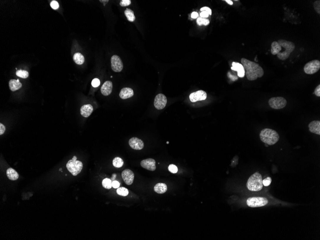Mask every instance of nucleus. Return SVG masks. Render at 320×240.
Returning <instances> with one entry per match:
<instances>
[{
  "mask_svg": "<svg viewBox=\"0 0 320 240\" xmlns=\"http://www.w3.org/2000/svg\"><path fill=\"white\" fill-rule=\"evenodd\" d=\"M117 192L119 195L123 196H127L128 195L129 193L128 189L126 188H124V187L118 188L117 190Z\"/></svg>",
  "mask_w": 320,
  "mask_h": 240,
  "instance_id": "c85d7f7f",
  "label": "nucleus"
},
{
  "mask_svg": "<svg viewBox=\"0 0 320 240\" xmlns=\"http://www.w3.org/2000/svg\"><path fill=\"white\" fill-rule=\"evenodd\" d=\"M93 111V107L91 105H84L80 109V113L82 117H88L91 115Z\"/></svg>",
  "mask_w": 320,
  "mask_h": 240,
  "instance_id": "a211bd4d",
  "label": "nucleus"
},
{
  "mask_svg": "<svg viewBox=\"0 0 320 240\" xmlns=\"http://www.w3.org/2000/svg\"><path fill=\"white\" fill-rule=\"evenodd\" d=\"M200 11L201 12H202V11H206L210 15H211V14H212V11H211V9L208 8V7H203L202 8H201Z\"/></svg>",
  "mask_w": 320,
  "mask_h": 240,
  "instance_id": "e433bc0d",
  "label": "nucleus"
},
{
  "mask_svg": "<svg viewBox=\"0 0 320 240\" xmlns=\"http://www.w3.org/2000/svg\"><path fill=\"white\" fill-rule=\"evenodd\" d=\"M111 68L115 72H120L123 68V64L120 57L115 55L111 59Z\"/></svg>",
  "mask_w": 320,
  "mask_h": 240,
  "instance_id": "1a4fd4ad",
  "label": "nucleus"
},
{
  "mask_svg": "<svg viewBox=\"0 0 320 240\" xmlns=\"http://www.w3.org/2000/svg\"><path fill=\"white\" fill-rule=\"evenodd\" d=\"M9 86L10 89L12 91H16V90H19V89L22 87V85L19 82V80H14L12 79L9 81Z\"/></svg>",
  "mask_w": 320,
  "mask_h": 240,
  "instance_id": "aec40b11",
  "label": "nucleus"
},
{
  "mask_svg": "<svg viewBox=\"0 0 320 240\" xmlns=\"http://www.w3.org/2000/svg\"><path fill=\"white\" fill-rule=\"evenodd\" d=\"M67 169L73 176H76L81 172L83 164L81 161L70 160L66 164Z\"/></svg>",
  "mask_w": 320,
  "mask_h": 240,
  "instance_id": "39448f33",
  "label": "nucleus"
},
{
  "mask_svg": "<svg viewBox=\"0 0 320 240\" xmlns=\"http://www.w3.org/2000/svg\"><path fill=\"white\" fill-rule=\"evenodd\" d=\"M73 59L75 63L78 65H82L84 62V56L80 53H76L73 55Z\"/></svg>",
  "mask_w": 320,
  "mask_h": 240,
  "instance_id": "b1692460",
  "label": "nucleus"
},
{
  "mask_svg": "<svg viewBox=\"0 0 320 240\" xmlns=\"http://www.w3.org/2000/svg\"><path fill=\"white\" fill-rule=\"evenodd\" d=\"M207 97V93L206 92L203 90H199L195 92H192L189 95V99L190 101L193 103L205 100Z\"/></svg>",
  "mask_w": 320,
  "mask_h": 240,
  "instance_id": "9b49d317",
  "label": "nucleus"
},
{
  "mask_svg": "<svg viewBox=\"0 0 320 240\" xmlns=\"http://www.w3.org/2000/svg\"><path fill=\"white\" fill-rule=\"evenodd\" d=\"M5 131V126L3 124H0V135H3Z\"/></svg>",
  "mask_w": 320,
  "mask_h": 240,
  "instance_id": "a19ab883",
  "label": "nucleus"
},
{
  "mask_svg": "<svg viewBox=\"0 0 320 240\" xmlns=\"http://www.w3.org/2000/svg\"><path fill=\"white\" fill-rule=\"evenodd\" d=\"M310 132L312 133L320 135V121H312L309 124Z\"/></svg>",
  "mask_w": 320,
  "mask_h": 240,
  "instance_id": "dca6fc26",
  "label": "nucleus"
},
{
  "mask_svg": "<svg viewBox=\"0 0 320 240\" xmlns=\"http://www.w3.org/2000/svg\"><path fill=\"white\" fill-rule=\"evenodd\" d=\"M167 102V98L163 94H158L154 99V107L158 110L163 109L166 106Z\"/></svg>",
  "mask_w": 320,
  "mask_h": 240,
  "instance_id": "9d476101",
  "label": "nucleus"
},
{
  "mask_svg": "<svg viewBox=\"0 0 320 240\" xmlns=\"http://www.w3.org/2000/svg\"><path fill=\"white\" fill-rule=\"evenodd\" d=\"M198 14L197 12H194L192 13L191 14V18L193 19H195V18H198Z\"/></svg>",
  "mask_w": 320,
  "mask_h": 240,
  "instance_id": "79ce46f5",
  "label": "nucleus"
},
{
  "mask_svg": "<svg viewBox=\"0 0 320 240\" xmlns=\"http://www.w3.org/2000/svg\"><path fill=\"white\" fill-rule=\"evenodd\" d=\"M167 144H169V142H168V141H167Z\"/></svg>",
  "mask_w": 320,
  "mask_h": 240,
  "instance_id": "de8ad7c7",
  "label": "nucleus"
},
{
  "mask_svg": "<svg viewBox=\"0 0 320 240\" xmlns=\"http://www.w3.org/2000/svg\"><path fill=\"white\" fill-rule=\"evenodd\" d=\"M281 50V47L277 41H274L272 43L271 52L274 55H276Z\"/></svg>",
  "mask_w": 320,
  "mask_h": 240,
  "instance_id": "5701e85b",
  "label": "nucleus"
},
{
  "mask_svg": "<svg viewBox=\"0 0 320 240\" xmlns=\"http://www.w3.org/2000/svg\"><path fill=\"white\" fill-rule=\"evenodd\" d=\"M113 88V84L111 81H107L105 82L102 86L101 92L103 95L107 96L110 95L112 92Z\"/></svg>",
  "mask_w": 320,
  "mask_h": 240,
  "instance_id": "2eb2a0df",
  "label": "nucleus"
},
{
  "mask_svg": "<svg viewBox=\"0 0 320 240\" xmlns=\"http://www.w3.org/2000/svg\"><path fill=\"white\" fill-rule=\"evenodd\" d=\"M154 190L158 194H163L167 191V186L165 183H159L154 186Z\"/></svg>",
  "mask_w": 320,
  "mask_h": 240,
  "instance_id": "412c9836",
  "label": "nucleus"
},
{
  "mask_svg": "<svg viewBox=\"0 0 320 240\" xmlns=\"http://www.w3.org/2000/svg\"><path fill=\"white\" fill-rule=\"evenodd\" d=\"M269 105L271 108L275 109H280L284 108L287 104V100L283 97H274L269 100Z\"/></svg>",
  "mask_w": 320,
  "mask_h": 240,
  "instance_id": "6e6552de",
  "label": "nucleus"
},
{
  "mask_svg": "<svg viewBox=\"0 0 320 240\" xmlns=\"http://www.w3.org/2000/svg\"><path fill=\"white\" fill-rule=\"evenodd\" d=\"M100 1H101V3H104V5H105L106 4H107V3H108V1H101L100 0Z\"/></svg>",
  "mask_w": 320,
  "mask_h": 240,
  "instance_id": "c03bdc74",
  "label": "nucleus"
},
{
  "mask_svg": "<svg viewBox=\"0 0 320 240\" xmlns=\"http://www.w3.org/2000/svg\"><path fill=\"white\" fill-rule=\"evenodd\" d=\"M72 160H77V157H76V156H73V158H72Z\"/></svg>",
  "mask_w": 320,
  "mask_h": 240,
  "instance_id": "a18cd8bd",
  "label": "nucleus"
},
{
  "mask_svg": "<svg viewBox=\"0 0 320 240\" xmlns=\"http://www.w3.org/2000/svg\"><path fill=\"white\" fill-rule=\"evenodd\" d=\"M248 190L251 191H259L263 188L262 176L258 173H255L248 179L246 184Z\"/></svg>",
  "mask_w": 320,
  "mask_h": 240,
  "instance_id": "7ed1b4c3",
  "label": "nucleus"
},
{
  "mask_svg": "<svg viewBox=\"0 0 320 240\" xmlns=\"http://www.w3.org/2000/svg\"><path fill=\"white\" fill-rule=\"evenodd\" d=\"M50 6L54 10H56L59 7V4L56 1H52L50 3Z\"/></svg>",
  "mask_w": 320,
  "mask_h": 240,
  "instance_id": "c9c22d12",
  "label": "nucleus"
},
{
  "mask_svg": "<svg viewBox=\"0 0 320 240\" xmlns=\"http://www.w3.org/2000/svg\"><path fill=\"white\" fill-rule=\"evenodd\" d=\"M232 65L233 67H231V69H233V71H236L238 73V76L239 77L241 78H243L244 77L245 75V70H244V68H243V66L242 65V64L241 63H238V62H233L232 63Z\"/></svg>",
  "mask_w": 320,
  "mask_h": 240,
  "instance_id": "f3484780",
  "label": "nucleus"
},
{
  "mask_svg": "<svg viewBox=\"0 0 320 240\" xmlns=\"http://www.w3.org/2000/svg\"><path fill=\"white\" fill-rule=\"evenodd\" d=\"M140 165L143 168L149 171H154L156 169L155 160L152 158L143 160L140 163Z\"/></svg>",
  "mask_w": 320,
  "mask_h": 240,
  "instance_id": "ddd939ff",
  "label": "nucleus"
},
{
  "mask_svg": "<svg viewBox=\"0 0 320 240\" xmlns=\"http://www.w3.org/2000/svg\"><path fill=\"white\" fill-rule=\"evenodd\" d=\"M6 174L8 178L12 181L16 180L19 178L18 173L12 168H9L7 170Z\"/></svg>",
  "mask_w": 320,
  "mask_h": 240,
  "instance_id": "4be33fe9",
  "label": "nucleus"
},
{
  "mask_svg": "<svg viewBox=\"0 0 320 240\" xmlns=\"http://www.w3.org/2000/svg\"><path fill=\"white\" fill-rule=\"evenodd\" d=\"M314 94L318 97L320 96V85H319L316 87L314 90Z\"/></svg>",
  "mask_w": 320,
  "mask_h": 240,
  "instance_id": "58836bf2",
  "label": "nucleus"
},
{
  "mask_svg": "<svg viewBox=\"0 0 320 240\" xmlns=\"http://www.w3.org/2000/svg\"><path fill=\"white\" fill-rule=\"evenodd\" d=\"M16 75L18 77H20L22 78L26 79L27 78V77H29V73L27 71H25V70H22V69H19V70H17L16 71Z\"/></svg>",
  "mask_w": 320,
  "mask_h": 240,
  "instance_id": "cd10ccee",
  "label": "nucleus"
},
{
  "mask_svg": "<svg viewBox=\"0 0 320 240\" xmlns=\"http://www.w3.org/2000/svg\"><path fill=\"white\" fill-rule=\"evenodd\" d=\"M134 92L130 88H124L121 89L120 93V97L122 99L129 98L133 96Z\"/></svg>",
  "mask_w": 320,
  "mask_h": 240,
  "instance_id": "6ab92c4d",
  "label": "nucleus"
},
{
  "mask_svg": "<svg viewBox=\"0 0 320 240\" xmlns=\"http://www.w3.org/2000/svg\"><path fill=\"white\" fill-rule=\"evenodd\" d=\"M225 1H226L227 3L228 4H229L231 5H233V1H231V0H226Z\"/></svg>",
  "mask_w": 320,
  "mask_h": 240,
  "instance_id": "37998d69",
  "label": "nucleus"
},
{
  "mask_svg": "<svg viewBox=\"0 0 320 240\" xmlns=\"http://www.w3.org/2000/svg\"><path fill=\"white\" fill-rule=\"evenodd\" d=\"M129 145L132 149L136 150H141L144 146L142 140L137 137H133L130 139Z\"/></svg>",
  "mask_w": 320,
  "mask_h": 240,
  "instance_id": "4468645a",
  "label": "nucleus"
},
{
  "mask_svg": "<svg viewBox=\"0 0 320 240\" xmlns=\"http://www.w3.org/2000/svg\"><path fill=\"white\" fill-rule=\"evenodd\" d=\"M245 70V75L249 81H254L258 78H261L264 75L263 68L258 63L252 62L246 58H242L241 60Z\"/></svg>",
  "mask_w": 320,
  "mask_h": 240,
  "instance_id": "f257e3e1",
  "label": "nucleus"
},
{
  "mask_svg": "<svg viewBox=\"0 0 320 240\" xmlns=\"http://www.w3.org/2000/svg\"><path fill=\"white\" fill-rule=\"evenodd\" d=\"M268 203V200L263 197H252L246 201V203L249 207L251 208H258L266 206Z\"/></svg>",
  "mask_w": 320,
  "mask_h": 240,
  "instance_id": "423d86ee",
  "label": "nucleus"
},
{
  "mask_svg": "<svg viewBox=\"0 0 320 240\" xmlns=\"http://www.w3.org/2000/svg\"><path fill=\"white\" fill-rule=\"evenodd\" d=\"M112 183L111 179L105 178L102 181V186L105 188L110 189L112 187Z\"/></svg>",
  "mask_w": 320,
  "mask_h": 240,
  "instance_id": "bb28decb",
  "label": "nucleus"
},
{
  "mask_svg": "<svg viewBox=\"0 0 320 240\" xmlns=\"http://www.w3.org/2000/svg\"><path fill=\"white\" fill-rule=\"evenodd\" d=\"M62 170V168H61V169H59V171H61V170Z\"/></svg>",
  "mask_w": 320,
  "mask_h": 240,
  "instance_id": "49530a36",
  "label": "nucleus"
},
{
  "mask_svg": "<svg viewBox=\"0 0 320 240\" xmlns=\"http://www.w3.org/2000/svg\"><path fill=\"white\" fill-rule=\"evenodd\" d=\"M320 69V60H312L305 65L304 72L307 75H314L318 72Z\"/></svg>",
  "mask_w": 320,
  "mask_h": 240,
  "instance_id": "0eeeda50",
  "label": "nucleus"
},
{
  "mask_svg": "<svg viewBox=\"0 0 320 240\" xmlns=\"http://www.w3.org/2000/svg\"><path fill=\"white\" fill-rule=\"evenodd\" d=\"M112 187L114 188H120V183L118 182V181L114 180V181H112Z\"/></svg>",
  "mask_w": 320,
  "mask_h": 240,
  "instance_id": "4c0bfd02",
  "label": "nucleus"
},
{
  "mask_svg": "<svg viewBox=\"0 0 320 240\" xmlns=\"http://www.w3.org/2000/svg\"><path fill=\"white\" fill-rule=\"evenodd\" d=\"M281 47V48L285 49L282 52H279L276 55L279 59L285 60L287 59L292 52L294 50L295 45L291 41H287L284 39H279L277 41Z\"/></svg>",
  "mask_w": 320,
  "mask_h": 240,
  "instance_id": "20e7f679",
  "label": "nucleus"
},
{
  "mask_svg": "<svg viewBox=\"0 0 320 240\" xmlns=\"http://www.w3.org/2000/svg\"><path fill=\"white\" fill-rule=\"evenodd\" d=\"M100 80L97 78L94 79L92 82V85L94 87H97L98 86L100 85Z\"/></svg>",
  "mask_w": 320,
  "mask_h": 240,
  "instance_id": "72a5a7b5",
  "label": "nucleus"
},
{
  "mask_svg": "<svg viewBox=\"0 0 320 240\" xmlns=\"http://www.w3.org/2000/svg\"><path fill=\"white\" fill-rule=\"evenodd\" d=\"M123 160L120 157H116L113 160V165L116 168H120L123 165Z\"/></svg>",
  "mask_w": 320,
  "mask_h": 240,
  "instance_id": "a878e982",
  "label": "nucleus"
},
{
  "mask_svg": "<svg viewBox=\"0 0 320 240\" xmlns=\"http://www.w3.org/2000/svg\"><path fill=\"white\" fill-rule=\"evenodd\" d=\"M131 4L130 0H122L120 2V5L121 6H127Z\"/></svg>",
  "mask_w": 320,
  "mask_h": 240,
  "instance_id": "f704fd0d",
  "label": "nucleus"
},
{
  "mask_svg": "<svg viewBox=\"0 0 320 240\" xmlns=\"http://www.w3.org/2000/svg\"><path fill=\"white\" fill-rule=\"evenodd\" d=\"M209 15H210L206 11H202L200 14V17H202V18H207L208 17Z\"/></svg>",
  "mask_w": 320,
  "mask_h": 240,
  "instance_id": "ea45409f",
  "label": "nucleus"
},
{
  "mask_svg": "<svg viewBox=\"0 0 320 240\" xmlns=\"http://www.w3.org/2000/svg\"><path fill=\"white\" fill-rule=\"evenodd\" d=\"M314 9L318 14H320V1H316L314 4Z\"/></svg>",
  "mask_w": 320,
  "mask_h": 240,
  "instance_id": "7c9ffc66",
  "label": "nucleus"
},
{
  "mask_svg": "<svg viewBox=\"0 0 320 240\" xmlns=\"http://www.w3.org/2000/svg\"><path fill=\"white\" fill-rule=\"evenodd\" d=\"M169 171L172 173H175L178 172V168L176 165L174 164H170L168 166Z\"/></svg>",
  "mask_w": 320,
  "mask_h": 240,
  "instance_id": "2f4dec72",
  "label": "nucleus"
},
{
  "mask_svg": "<svg viewBox=\"0 0 320 240\" xmlns=\"http://www.w3.org/2000/svg\"><path fill=\"white\" fill-rule=\"evenodd\" d=\"M272 179L270 177H266V178L263 180V184L265 186H268L271 184Z\"/></svg>",
  "mask_w": 320,
  "mask_h": 240,
  "instance_id": "473e14b6",
  "label": "nucleus"
},
{
  "mask_svg": "<svg viewBox=\"0 0 320 240\" xmlns=\"http://www.w3.org/2000/svg\"><path fill=\"white\" fill-rule=\"evenodd\" d=\"M122 178L126 184L130 186L132 184L134 179V174L130 169H126L122 172Z\"/></svg>",
  "mask_w": 320,
  "mask_h": 240,
  "instance_id": "f8f14e48",
  "label": "nucleus"
},
{
  "mask_svg": "<svg viewBox=\"0 0 320 240\" xmlns=\"http://www.w3.org/2000/svg\"><path fill=\"white\" fill-rule=\"evenodd\" d=\"M125 15L127 17V19L130 22H133L135 20V16H134V12L131 9H126L125 11Z\"/></svg>",
  "mask_w": 320,
  "mask_h": 240,
  "instance_id": "393cba45",
  "label": "nucleus"
},
{
  "mask_svg": "<svg viewBox=\"0 0 320 240\" xmlns=\"http://www.w3.org/2000/svg\"><path fill=\"white\" fill-rule=\"evenodd\" d=\"M260 138L261 141L266 144L273 145L279 140V136L276 130L266 128L262 130L260 133Z\"/></svg>",
  "mask_w": 320,
  "mask_h": 240,
  "instance_id": "f03ea898",
  "label": "nucleus"
},
{
  "mask_svg": "<svg viewBox=\"0 0 320 240\" xmlns=\"http://www.w3.org/2000/svg\"><path fill=\"white\" fill-rule=\"evenodd\" d=\"M210 20L208 18L199 17V18H198L197 20V24H198V26H202V25H204V26H208L210 24Z\"/></svg>",
  "mask_w": 320,
  "mask_h": 240,
  "instance_id": "c756f323",
  "label": "nucleus"
}]
</instances>
